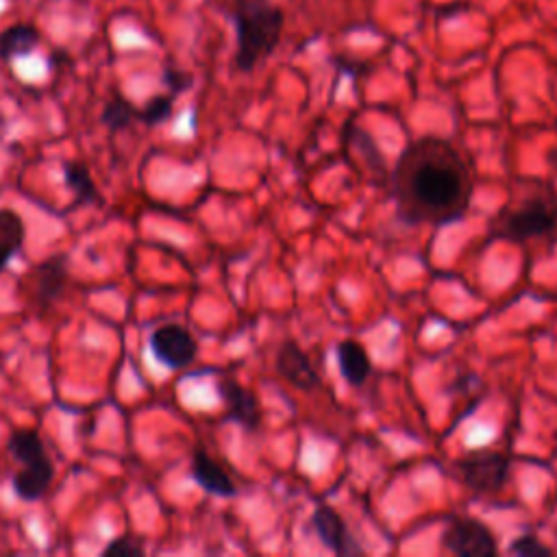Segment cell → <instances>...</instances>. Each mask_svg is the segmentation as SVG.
I'll return each mask as SVG.
<instances>
[{
    "mask_svg": "<svg viewBox=\"0 0 557 557\" xmlns=\"http://www.w3.org/2000/svg\"><path fill=\"white\" fill-rule=\"evenodd\" d=\"M472 172L461 152L442 137L409 141L392 170L396 215L409 226L459 222L472 200Z\"/></svg>",
    "mask_w": 557,
    "mask_h": 557,
    "instance_id": "6da1fadb",
    "label": "cell"
},
{
    "mask_svg": "<svg viewBox=\"0 0 557 557\" xmlns=\"http://www.w3.org/2000/svg\"><path fill=\"white\" fill-rule=\"evenodd\" d=\"M231 17L237 44L233 61L239 72L248 74L276 50L285 13L272 0H235Z\"/></svg>",
    "mask_w": 557,
    "mask_h": 557,
    "instance_id": "7a4b0ae2",
    "label": "cell"
},
{
    "mask_svg": "<svg viewBox=\"0 0 557 557\" xmlns=\"http://www.w3.org/2000/svg\"><path fill=\"white\" fill-rule=\"evenodd\" d=\"M490 235L513 244L544 239L557 242V194L550 185L527 191L520 200L505 207L490 226Z\"/></svg>",
    "mask_w": 557,
    "mask_h": 557,
    "instance_id": "3957f363",
    "label": "cell"
},
{
    "mask_svg": "<svg viewBox=\"0 0 557 557\" xmlns=\"http://www.w3.org/2000/svg\"><path fill=\"white\" fill-rule=\"evenodd\" d=\"M7 450L22 463V470L11 479L13 494L24 503L39 500L54 479V466L39 433L33 429H15L7 440Z\"/></svg>",
    "mask_w": 557,
    "mask_h": 557,
    "instance_id": "277c9868",
    "label": "cell"
},
{
    "mask_svg": "<svg viewBox=\"0 0 557 557\" xmlns=\"http://www.w3.org/2000/svg\"><path fill=\"white\" fill-rule=\"evenodd\" d=\"M461 483L479 494L500 492L511 476V457L494 448H474L455 461Z\"/></svg>",
    "mask_w": 557,
    "mask_h": 557,
    "instance_id": "5b68a950",
    "label": "cell"
},
{
    "mask_svg": "<svg viewBox=\"0 0 557 557\" xmlns=\"http://www.w3.org/2000/svg\"><path fill=\"white\" fill-rule=\"evenodd\" d=\"M442 548L457 557H494L498 540L494 531L474 516L450 518L442 533Z\"/></svg>",
    "mask_w": 557,
    "mask_h": 557,
    "instance_id": "8992f818",
    "label": "cell"
},
{
    "mask_svg": "<svg viewBox=\"0 0 557 557\" xmlns=\"http://www.w3.org/2000/svg\"><path fill=\"white\" fill-rule=\"evenodd\" d=\"M148 348L152 357L168 370H185L198 355L196 337L176 322L157 326L148 337Z\"/></svg>",
    "mask_w": 557,
    "mask_h": 557,
    "instance_id": "52a82bcc",
    "label": "cell"
},
{
    "mask_svg": "<svg viewBox=\"0 0 557 557\" xmlns=\"http://www.w3.org/2000/svg\"><path fill=\"white\" fill-rule=\"evenodd\" d=\"M30 296L39 311L50 309L67 287V255H50L35 263L28 274Z\"/></svg>",
    "mask_w": 557,
    "mask_h": 557,
    "instance_id": "ba28073f",
    "label": "cell"
},
{
    "mask_svg": "<svg viewBox=\"0 0 557 557\" xmlns=\"http://www.w3.org/2000/svg\"><path fill=\"white\" fill-rule=\"evenodd\" d=\"M309 527L315 533V537L335 555L342 557H352V555H363L361 544L352 537L348 524L344 522L342 513L337 509H333L326 503L315 505L311 518H309Z\"/></svg>",
    "mask_w": 557,
    "mask_h": 557,
    "instance_id": "9c48e42d",
    "label": "cell"
},
{
    "mask_svg": "<svg viewBox=\"0 0 557 557\" xmlns=\"http://www.w3.org/2000/svg\"><path fill=\"white\" fill-rule=\"evenodd\" d=\"M215 392L226 409V420L239 424L244 431H257L261 426V407L252 389L233 379H224L215 385Z\"/></svg>",
    "mask_w": 557,
    "mask_h": 557,
    "instance_id": "30bf717a",
    "label": "cell"
},
{
    "mask_svg": "<svg viewBox=\"0 0 557 557\" xmlns=\"http://www.w3.org/2000/svg\"><path fill=\"white\" fill-rule=\"evenodd\" d=\"M276 372L296 389H318L320 387V374L315 366L311 363L309 355L300 348L298 342L287 339L281 344L276 352Z\"/></svg>",
    "mask_w": 557,
    "mask_h": 557,
    "instance_id": "8fae6325",
    "label": "cell"
},
{
    "mask_svg": "<svg viewBox=\"0 0 557 557\" xmlns=\"http://www.w3.org/2000/svg\"><path fill=\"white\" fill-rule=\"evenodd\" d=\"M191 476L194 481L209 494L220 498H233L237 494V485L228 476V472L202 448H194L191 453Z\"/></svg>",
    "mask_w": 557,
    "mask_h": 557,
    "instance_id": "7c38bea8",
    "label": "cell"
},
{
    "mask_svg": "<svg viewBox=\"0 0 557 557\" xmlns=\"http://www.w3.org/2000/svg\"><path fill=\"white\" fill-rule=\"evenodd\" d=\"M41 44V33L30 22H15L0 30V61L13 63L15 59H24L37 50Z\"/></svg>",
    "mask_w": 557,
    "mask_h": 557,
    "instance_id": "4fadbf2b",
    "label": "cell"
},
{
    "mask_svg": "<svg viewBox=\"0 0 557 557\" xmlns=\"http://www.w3.org/2000/svg\"><path fill=\"white\" fill-rule=\"evenodd\" d=\"M335 357L342 376L350 385H363L368 376L372 374V363L368 357V350L357 339H342L335 346Z\"/></svg>",
    "mask_w": 557,
    "mask_h": 557,
    "instance_id": "5bb4252c",
    "label": "cell"
},
{
    "mask_svg": "<svg viewBox=\"0 0 557 557\" xmlns=\"http://www.w3.org/2000/svg\"><path fill=\"white\" fill-rule=\"evenodd\" d=\"M63 183L74 194L76 205H102V194L83 161H63Z\"/></svg>",
    "mask_w": 557,
    "mask_h": 557,
    "instance_id": "9a60e30c",
    "label": "cell"
},
{
    "mask_svg": "<svg viewBox=\"0 0 557 557\" xmlns=\"http://www.w3.org/2000/svg\"><path fill=\"white\" fill-rule=\"evenodd\" d=\"M26 226L20 213L13 209H0V272L22 250Z\"/></svg>",
    "mask_w": 557,
    "mask_h": 557,
    "instance_id": "2e32d148",
    "label": "cell"
},
{
    "mask_svg": "<svg viewBox=\"0 0 557 557\" xmlns=\"http://www.w3.org/2000/svg\"><path fill=\"white\" fill-rule=\"evenodd\" d=\"M137 117H139V109L122 94H113L100 111V122L111 133L128 128Z\"/></svg>",
    "mask_w": 557,
    "mask_h": 557,
    "instance_id": "e0dca14e",
    "label": "cell"
},
{
    "mask_svg": "<svg viewBox=\"0 0 557 557\" xmlns=\"http://www.w3.org/2000/svg\"><path fill=\"white\" fill-rule=\"evenodd\" d=\"M174 100H176V96H172L170 91H168V94H154V96H150V98L144 102V107H139V117H137V122H144L146 126H159V124H163L165 120L172 117Z\"/></svg>",
    "mask_w": 557,
    "mask_h": 557,
    "instance_id": "ac0fdd59",
    "label": "cell"
},
{
    "mask_svg": "<svg viewBox=\"0 0 557 557\" xmlns=\"http://www.w3.org/2000/svg\"><path fill=\"white\" fill-rule=\"evenodd\" d=\"M509 553H511V555H520V557H550V555H553V548L546 546L537 535L524 533V535L516 537V540L509 544Z\"/></svg>",
    "mask_w": 557,
    "mask_h": 557,
    "instance_id": "d6986e66",
    "label": "cell"
},
{
    "mask_svg": "<svg viewBox=\"0 0 557 557\" xmlns=\"http://www.w3.org/2000/svg\"><path fill=\"white\" fill-rule=\"evenodd\" d=\"M161 83L168 87L172 96H181L194 85V76L185 70H178L176 65H165L161 74Z\"/></svg>",
    "mask_w": 557,
    "mask_h": 557,
    "instance_id": "ffe728a7",
    "label": "cell"
},
{
    "mask_svg": "<svg viewBox=\"0 0 557 557\" xmlns=\"http://www.w3.org/2000/svg\"><path fill=\"white\" fill-rule=\"evenodd\" d=\"M146 550L141 546V542L133 540V537H115L111 540L104 548H102V555L104 557H141Z\"/></svg>",
    "mask_w": 557,
    "mask_h": 557,
    "instance_id": "44dd1931",
    "label": "cell"
},
{
    "mask_svg": "<svg viewBox=\"0 0 557 557\" xmlns=\"http://www.w3.org/2000/svg\"><path fill=\"white\" fill-rule=\"evenodd\" d=\"M553 161H555V168H557V150H555V154H553Z\"/></svg>",
    "mask_w": 557,
    "mask_h": 557,
    "instance_id": "7402d4cb",
    "label": "cell"
}]
</instances>
